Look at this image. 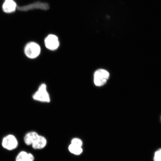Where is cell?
<instances>
[{
  "label": "cell",
  "mask_w": 161,
  "mask_h": 161,
  "mask_svg": "<svg viewBox=\"0 0 161 161\" xmlns=\"http://www.w3.org/2000/svg\"><path fill=\"white\" fill-rule=\"evenodd\" d=\"M109 72L104 69L97 70L94 74L93 81L94 85L98 87L104 86L110 77Z\"/></svg>",
  "instance_id": "1"
},
{
  "label": "cell",
  "mask_w": 161,
  "mask_h": 161,
  "mask_svg": "<svg viewBox=\"0 0 161 161\" xmlns=\"http://www.w3.org/2000/svg\"><path fill=\"white\" fill-rule=\"evenodd\" d=\"M33 99L37 101L49 103L50 102V97L47 90L45 84H42L39 86L38 90L33 95Z\"/></svg>",
  "instance_id": "2"
},
{
  "label": "cell",
  "mask_w": 161,
  "mask_h": 161,
  "mask_svg": "<svg viewBox=\"0 0 161 161\" xmlns=\"http://www.w3.org/2000/svg\"><path fill=\"white\" fill-rule=\"evenodd\" d=\"M41 52L40 46L35 42H30L25 46V55L30 59H35L38 57Z\"/></svg>",
  "instance_id": "3"
},
{
  "label": "cell",
  "mask_w": 161,
  "mask_h": 161,
  "mask_svg": "<svg viewBox=\"0 0 161 161\" xmlns=\"http://www.w3.org/2000/svg\"><path fill=\"white\" fill-rule=\"evenodd\" d=\"M46 47L50 50H55L58 49L59 46V42L56 36L50 35L48 36L45 39Z\"/></svg>",
  "instance_id": "4"
},
{
  "label": "cell",
  "mask_w": 161,
  "mask_h": 161,
  "mask_svg": "<svg viewBox=\"0 0 161 161\" xmlns=\"http://www.w3.org/2000/svg\"><path fill=\"white\" fill-rule=\"evenodd\" d=\"M2 145L6 149L9 150H13L18 146L17 140L14 136L9 135L3 139Z\"/></svg>",
  "instance_id": "5"
},
{
  "label": "cell",
  "mask_w": 161,
  "mask_h": 161,
  "mask_svg": "<svg viewBox=\"0 0 161 161\" xmlns=\"http://www.w3.org/2000/svg\"><path fill=\"white\" fill-rule=\"evenodd\" d=\"M16 4L13 0H5L3 5V11L7 13H11L15 11Z\"/></svg>",
  "instance_id": "6"
},
{
  "label": "cell",
  "mask_w": 161,
  "mask_h": 161,
  "mask_svg": "<svg viewBox=\"0 0 161 161\" xmlns=\"http://www.w3.org/2000/svg\"><path fill=\"white\" fill-rule=\"evenodd\" d=\"M39 136V134L36 132H30L26 135L25 138H24V140H25V143L27 145L29 146L31 145H32L37 139Z\"/></svg>",
  "instance_id": "7"
},
{
  "label": "cell",
  "mask_w": 161,
  "mask_h": 161,
  "mask_svg": "<svg viewBox=\"0 0 161 161\" xmlns=\"http://www.w3.org/2000/svg\"><path fill=\"white\" fill-rule=\"evenodd\" d=\"M47 144V141L44 137L39 136L37 139L32 145L33 148L35 149H41L46 146Z\"/></svg>",
  "instance_id": "8"
},
{
  "label": "cell",
  "mask_w": 161,
  "mask_h": 161,
  "mask_svg": "<svg viewBox=\"0 0 161 161\" xmlns=\"http://www.w3.org/2000/svg\"><path fill=\"white\" fill-rule=\"evenodd\" d=\"M69 150L72 153L76 155L81 154L83 151L81 147L76 146L71 144L69 147Z\"/></svg>",
  "instance_id": "9"
},
{
  "label": "cell",
  "mask_w": 161,
  "mask_h": 161,
  "mask_svg": "<svg viewBox=\"0 0 161 161\" xmlns=\"http://www.w3.org/2000/svg\"><path fill=\"white\" fill-rule=\"evenodd\" d=\"M28 153L25 152H20L16 159V161H28L27 159Z\"/></svg>",
  "instance_id": "10"
},
{
  "label": "cell",
  "mask_w": 161,
  "mask_h": 161,
  "mask_svg": "<svg viewBox=\"0 0 161 161\" xmlns=\"http://www.w3.org/2000/svg\"><path fill=\"white\" fill-rule=\"evenodd\" d=\"M154 161H161V148L155 152L153 156Z\"/></svg>",
  "instance_id": "11"
},
{
  "label": "cell",
  "mask_w": 161,
  "mask_h": 161,
  "mask_svg": "<svg viewBox=\"0 0 161 161\" xmlns=\"http://www.w3.org/2000/svg\"><path fill=\"white\" fill-rule=\"evenodd\" d=\"M71 144L76 146L81 147L82 142V141L80 139L75 138L72 140Z\"/></svg>",
  "instance_id": "12"
},
{
  "label": "cell",
  "mask_w": 161,
  "mask_h": 161,
  "mask_svg": "<svg viewBox=\"0 0 161 161\" xmlns=\"http://www.w3.org/2000/svg\"><path fill=\"white\" fill-rule=\"evenodd\" d=\"M27 159L28 161H33L34 157L33 155L30 153H28Z\"/></svg>",
  "instance_id": "13"
},
{
  "label": "cell",
  "mask_w": 161,
  "mask_h": 161,
  "mask_svg": "<svg viewBox=\"0 0 161 161\" xmlns=\"http://www.w3.org/2000/svg\"></svg>",
  "instance_id": "14"
}]
</instances>
